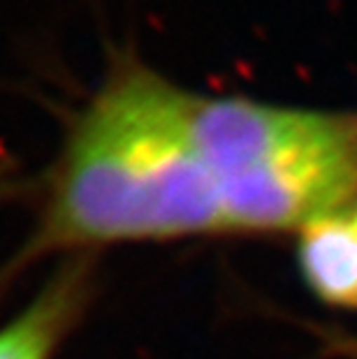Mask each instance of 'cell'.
Wrapping results in <instances>:
<instances>
[{"label":"cell","mask_w":357,"mask_h":359,"mask_svg":"<svg viewBox=\"0 0 357 359\" xmlns=\"http://www.w3.org/2000/svg\"><path fill=\"white\" fill-rule=\"evenodd\" d=\"M191 97L135 53H116L67 126L35 227L7 271L123 243L227 236Z\"/></svg>","instance_id":"6da1fadb"},{"label":"cell","mask_w":357,"mask_h":359,"mask_svg":"<svg viewBox=\"0 0 357 359\" xmlns=\"http://www.w3.org/2000/svg\"><path fill=\"white\" fill-rule=\"evenodd\" d=\"M191 126L227 236L297 234L357 200V109L193 93Z\"/></svg>","instance_id":"7a4b0ae2"},{"label":"cell","mask_w":357,"mask_h":359,"mask_svg":"<svg viewBox=\"0 0 357 359\" xmlns=\"http://www.w3.org/2000/svg\"><path fill=\"white\" fill-rule=\"evenodd\" d=\"M95 255L58 259L17 316L0 325V359H56L95 297Z\"/></svg>","instance_id":"3957f363"},{"label":"cell","mask_w":357,"mask_h":359,"mask_svg":"<svg viewBox=\"0 0 357 359\" xmlns=\"http://www.w3.org/2000/svg\"><path fill=\"white\" fill-rule=\"evenodd\" d=\"M295 239L309 292L330 309L357 311V220L351 209L314 220Z\"/></svg>","instance_id":"277c9868"},{"label":"cell","mask_w":357,"mask_h":359,"mask_svg":"<svg viewBox=\"0 0 357 359\" xmlns=\"http://www.w3.org/2000/svg\"><path fill=\"white\" fill-rule=\"evenodd\" d=\"M24 188H28V183H24V179L17 177V172H14V167L10 163L0 160V204L21 195Z\"/></svg>","instance_id":"5b68a950"},{"label":"cell","mask_w":357,"mask_h":359,"mask_svg":"<svg viewBox=\"0 0 357 359\" xmlns=\"http://www.w3.org/2000/svg\"><path fill=\"white\" fill-rule=\"evenodd\" d=\"M334 348L344 353L348 359H357V339H348V336H337L334 339Z\"/></svg>","instance_id":"8992f818"},{"label":"cell","mask_w":357,"mask_h":359,"mask_svg":"<svg viewBox=\"0 0 357 359\" xmlns=\"http://www.w3.org/2000/svg\"><path fill=\"white\" fill-rule=\"evenodd\" d=\"M351 213H353V218L357 220V200H355V204L351 206Z\"/></svg>","instance_id":"52a82bcc"}]
</instances>
